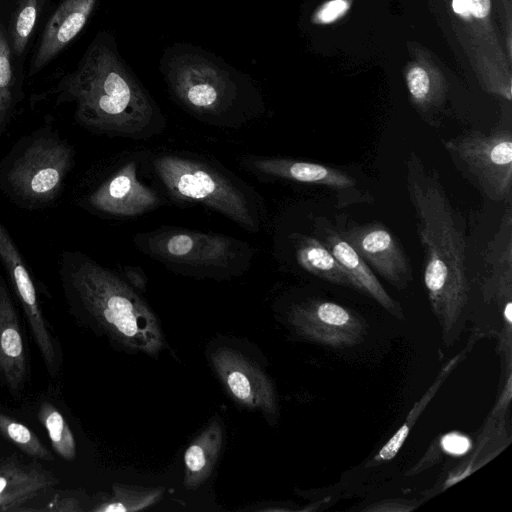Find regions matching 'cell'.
<instances>
[{"label": "cell", "mask_w": 512, "mask_h": 512, "mask_svg": "<svg viewBox=\"0 0 512 512\" xmlns=\"http://www.w3.org/2000/svg\"><path fill=\"white\" fill-rule=\"evenodd\" d=\"M405 183L423 248L424 285L449 339L458 333L469 298L465 221L437 170L427 167L413 150L405 159Z\"/></svg>", "instance_id": "6da1fadb"}, {"label": "cell", "mask_w": 512, "mask_h": 512, "mask_svg": "<svg viewBox=\"0 0 512 512\" xmlns=\"http://www.w3.org/2000/svg\"><path fill=\"white\" fill-rule=\"evenodd\" d=\"M58 91V100L73 102L76 121L93 133L143 140L161 133L166 124L107 31L97 34Z\"/></svg>", "instance_id": "7a4b0ae2"}, {"label": "cell", "mask_w": 512, "mask_h": 512, "mask_svg": "<svg viewBox=\"0 0 512 512\" xmlns=\"http://www.w3.org/2000/svg\"><path fill=\"white\" fill-rule=\"evenodd\" d=\"M159 68L173 99L204 123L236 128L264 112L253 79L201 47L175 43L164 50Z\"/></svg>", "instance_id": "3957f363"}, {"label": "cell", "mask_w": 512, "mask_h": 512, "mask_svg": "<svg viewBox=\"0 0 512 512\" xmlns=\"http://www.w3.org/2000/svg\"><path fill=\"white\" fill-rule=\"evenodd\" d=\"M65 294L122 346L156 354L164 345L159 322L143 298L114 271L81 252L65 251L60 261Z\"/></svg>", "instance_id": "277c9868"}, {"label": "cell", "mask_w": 512, "mask_h": 512, "mask_svg": "<svg viewBox=\"0 0 512 512\" xmlns=\"http://www.w3.org/2000/svg\"><path fill=\"white\" fill-rule=\"evenodd\" d=\"M151 166L174 200L206 206L248 232L261 229L259 196L219 164L190 154L163 153L153 157Z\"/></svg>", "instance_id": "5b68a950"}, {"label": "cell", "mask_w": 512, "mask_h": 512, "mask_svg": "<svg viewBox=\"0 0 512 512\" xmlns=\"http://www.w3.org/2000/svg\"><path fill=\"white\" fill-rule=\"evenodd\" d=\"M138 250L182 274L229 277L247 270L252 247L239 239L182 227H160L133 236Z\"/></svg>", "instance_id": "8992f818"}, {"label": "cell", "mask_w": 512, "mask_h": 512, "mask_svg": "<svg viewBox=\"0 0 512 512\" xmlns=\"http://www.w3.org/2000/svg\"><path fill=\"white\" fill-rule=\"evenodd\" d=\"M75 163L72 146L44 129L22 138L2 161L0 186L15 201L38 207L56 198Z\"/></svg>", "instance_id": "52a82bcc"}, {"label": "cell", "mask_w": 512, "mask_h": 512, "mask_svg": "<svg viewBox=\"0 0 512 512\" xmlns=\"http://www.w3.org/2000/svg\"><path fill=\"white\" fill-rule=\"evenodd\" d=\"M460 173L484 196L511 204L512 131L494 128L489 134L470 131L441 140Z\"/></svg>", "instance_id": "ba28073f"}, {"label": "cell", "mask_w": 512, "mask_h": 512, "mask_svg": "<svg viewBox=\"0 0 512 512\" xmlns=\"http://www.w3.org/2000/svg\"><path fill=\"white\" fill-rule=\"evenodd\" d=\"M288 318L303 337L334 348L359 344L367 333V324L360 315L323 299H307L295 304Z\"/></svg>", "instance_id": "9c48e42d"}, {"label": "cell", "mask_w": 512, "mask_h": 512, "mask_svg": "<svg viewBox=\"0 0 512 512\" xmlns=\"http://www.w3.org/2000/svg\"><path fill=\"white\" fill-rule=\"evenodd\" d=\"M367 263L397 289H405L412 281V267L401 243L382 223H346L336 228Z\"/></svg>", "instance_id": "30bf717a"}, {"label": "cell", "mask_w": 512, "mask_h": 512, "mask_svg": "<svg viewBox=\"0 0 512 512\" xmlns=\"http://www.w3.org/2000/svg\"><path fill=\"white\" fill-rule=\"evenodd\" d=\"M88 207L114 217H135L158 208L161 197L140 177L135 159L124 162L87 197Z\"/></svg>", "instance_id": "8fae6325"}, {"label": "cell", "mask_w": 512, "mask_h": 512, "mask_svg": "<svg viewBox=\"0 0 512 512\" xmlns=\"http://www.w3.org/2000/svg\"><path fill=\"white\" fill-rule=\"evenodd\" d=\"M214 370L232 398L249 409L275 414L276 394L266 373L251 359L229 347L211 354Z\"/></svg>", "instance_id": "7c38bea8"}, {"label": "cell", "mask_w": 512, "mask_h": 512, "mask_svg": "<svg viewBox=\"0 0 512 512\" xmlns=\"http://www.w3.org/2000/svg\"><path fill=\"white\" fill-rule=\"evenodd\" d=\"M315 237H317L333 254L348 274L353 289L369 296L393 316L402 319L403 310L384 289L373 270L359 256L354 248L342 238L336 228L324 217L313 220Z\"/></svg>", "instance_id": "4fadbf2b"}, {"label": "cell", "mask_w": 512, "mask_h": 512, "mask_svg": "<svg viewBox=\"0 0 512 512\" xmlns=\"http://www.w3.org/2000/svg\"><path fill=\"white\" fill-rule=\"evenodd\" d=\"M242 165L259 178L293 181L325 186L338 191L356 187V179L347 172L320 163L285 157L244 156Z\"/></svg>", "instance_id": "5bb4252c"}, {"label": "cell", "mask_w": 512, "mask_h": 512, "mask_svg": "<svg viewBox=\"0 0 512 512\" xmlns=\"http://www.w3.org/2000/svg\"><path fill=\"white\" fill-rule=\"evenodd\" d=\"M98 0H61L44 28L30 64L35 75L63 51L82 31Z\"/></svg>", "instance_id": "9a60e30c"}, {"label": "cell", "mask_w": 512, "mask_h": 512, "mask_svg": "<svg viewBox=\"0 0 512 512\" xmlns=\"http://www.w3.org/2000/svg\"><path fill=\"white\" fill-rule=\"evenodd\" d=\"M59 483L58 477L36 461L27 462L18 455L0 459V511H16Z\"/></svg>", "instance_id": "2e32d148"}, {"label": "cell", "mask_w": 512, "mask_h": 512, "mask_svg": "<svg viewBox=\"0 0 512 512\" xmlns=\"http://www.w3.org/2000/svg\"><path fill=\"white\" fill-rule=\"evenodd\" d=\"M0 374L15 392L27 377L26 354L15 306L0 271Z\"/></svg>", "instance_id": "e0dca14e"}, {"label": "cell", "mask_w": 512, "mask_h": 512, "mask_svg": "<svg viewBox=\"0 0 512 512\" xmlns=\"http://www.w3.org/2000/svg\"><path fill=\"white\" fill-rule=\"evenodd\" d=\"M287 238L295 262L303 270L333 284L353 288L348 274L317 237L293 231Z\"/></svg>", "instance_id": "ac0fdd59"}, {"label": "cell", "mask_w": 512, "mask_h": 512, "mask_svg": "<svg viewBox=\"0 0 512 512\" xmlns=\"http://www.w3.org/2000/svg\"><path fill=\"white\" fill-rule=\"evenodd\" d=\"M223 432L217 421L209 423L190 443L184 454V485L196 489L211 475L221 451Z\"/></svg>", "instance_id": "d6986e66"}, {"label": "cell", "mask_w": 512, "mask_h": 512, "mask_svg": "<svg viewBox=\"0 0 512 512\" xmlns=\"http://www.w3.org/2000/svg\"><path fill=\"white\" fill-rule=\"evenodd\" d=\"M162 487L146 488L114 484L111 495L98 503L95 512H135L156 504L163 496Z\"/></svg>", "instance_id": "ffe728a7"}, {"label": "cell", "mask_w": 512, "mask_h": 512, "mask_svg": "<svg viewBox=\"0 0 512 512\" xmlns=\"http://www.w3.org/2000/svg\"><path fill=\"white\" fill-rule=\"evenodd\" d=\"M18 102V89L12 65V51L5 27L0 23V139Z\"/></svg>", "instance_id": "44dd1931"}, {"label": "cell", "mask_w": 512, "mask_h": 512, "mask_svg": "<svg viewBox=\"0 0 512 512\" xmlns=\"http://www.w3.org/2000/svg\"><path fill=\"white\" fill-rule=\"evenodd\" d=\"M484 261L491 267V276L512 275V208L508 204L493 238L488 242Z\"/></svg>", "instance_id": "7402d4cb"}, {"label": "cell", "mask_w": 512, "mask_h": 512, "mask_svg": "<svg viewBox=\"0 0 512 512\" xmlns=\"http://www.w3.org/2000/svg\"><path fill=\"white\" fill-rule=\"evenodd\" d=\"M38 418L47 431L56 454L64 460L73 461L76 457L74 435L60 411L50 402H43L38 410Z\"/></svg>", "instance_id": "603a6c76"}, {"label": "cell", "mask_w": 512, "mask_h": 512, "mask_svg": "<svg viewBox=\"0 0 512 512\" xmlns=\"http://www.w3.org/2000/svg\"><path fill=\"white\" fill-rule=\"evenodd\" d=\"M45 0H19L12 14L9 43L12 54L21 57L33 34Z\"/></svg>", "instance_id": "cb8c5ba5"}, {"label": "cell", "mask_w": 512, "mask_h": 512, "mask_svg": "<svg viewBox=\"0 0 512 512\" xmlns=\"http://www.w3.org/2000/svg\"><path fill=\"white\" fill-rule=\"evenodd\" d=\"M0 433L30 457L45 461L54 460L52 453L31 429L1 412Z\"/></svg>", "instance_id": "d4e9b609"}, {"label": "cell", "mask_w": 512, "mask_h": 512, "mask_svg": "<svg viewBox=\"0 0 512 512\" xmlns=\"http://www.w3.org/2000/svg\"><path fill=\"white\" fill-rule=\"evenodd\" d=\"M407 86L415 104L421 109L423 118H427V110L436 104V96L427 71L414 67L407 74Z\"/></svg>", "instance_id": "484cf974"}, {"label": "cell", "mask_w": 512, "mask_h": 512, "mask_svg": "<svg viewBox=\"0 0 512 512\" xmlns=\"http://www.w3.org/2000/svg\"><path fill=\"white\" fill-rule=\"evenodd\" d=\"M441 445L450 454L462 455L469 450L471 443L465 436L458 433H449L442 438Z\"/></svg>", "instance_id": "4316f807"}, {"label": "cell", "mask_w": 512, "mask_h": 512, "mask_svg": "<svg viewBox=\"0 0 512 512\" xmlns=\"http://www.w3.org/2000/svg\"><path fill=\"white\" fill-rule=\"evenodd\" d=\"M348 8L345 0H332L326 3L318 13L322 23H329L341 16Z\"/></svg>", "instance_id": "83f0119b"}, {"label": "cell", "mask_w": 512, "mask_h": 512, "mask_svg": "<svg viewBox=\"0 0 512 512\" xmlns=\"http://www.w3.org/2000/svg\"><path fill=\"white\" fill-rule=\"evenodd\" d=\"M41 511H56V512H76L81 511L82 508L77 499L68 496L54 497L46 507L40 508Z\"/></svg>", "instance_id": "f1b7e54d"}, {"label": "cell", "mask_w": 512, "mask_h": 512, "mask_svg": "<svg viewBox=\"0 0 512 512\" xmlns=\"http://www.w3.org/2000/svg\"><path fill=\"white\" fill-rule=\"evenodd\" d=\"M406 432L402 433L398 431L393 438L382 448L379 453L380 458L386 460L391 459L395 456L397 451L399 450L403 440L406 437Z\"/></svg>", "instance_id": "f546056e"}, {"label": "cell", "mask_w": 512, "mask_h": 512, "mask_svg": "<svg viewBox=\"0 0 512 512\" xmlns=\"http://www.w3.org/2000/svg\"><path fill=\"white\" fill-rule=\"evenodd\" d=\"M126 281L133 287L142 288L145 286L146 277L143 270L139 267H125L123 269Z\"/></svg>", "instance_id": "4dcf8cb0"}, {"label": "cell", "mask_w": 512, "mask_h": 512, "mask_svg": "<svg viewBox=\"0 0 512 512\" xmlns=\"http://www.w3.org/2000/svg\"><path fill=\"white\" fill-rule=\"evenodd\" d=\"M471 11L476 18H484L490 12V0H470Z\"/></svg>", "instance_id": "1f68e13d"}, {"label": "cell", "mask_w": 512, "mask_h": 512, "mask_svg": "<svg viewBox=\"0 0 512 512\" xmlns=\"http://www.w3.org/2000/svg\"><path fill=\"white\" fill-rule=\"evenodd\" d=\"M453 10L458 14H468L471 12V2L470 0H453L452 1Z\"/></svg>", "instance_id": "d6a6232c"}, {"label": "cell", "mask_w": 512, "mask_h": 512, "mask_svg": "<svg viewBox=\"0 0 512 512\" xmlns=\"http://www.w3.org/2000/svg\"><path fill=\"white\" fill-rule=\"evenodd\" d=\"M504 317L507 319V321L510 323L512 320L511 316V301L507 302L504 305Z\"/></svg>", "instance_id": "836d02e7"}]
</instances>
